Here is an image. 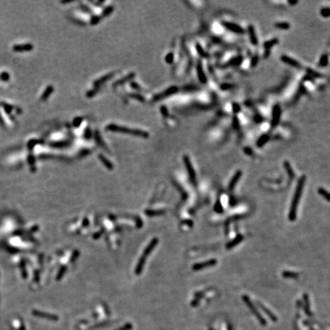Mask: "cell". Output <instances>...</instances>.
Masks as SVG:
<instances>
[{
  "mask_svg": "<svg viewBox=\"0 0 330 330\" xmlns=\"http://www.w3.org/2000/svg\"><path fill=\"white\" fill-rule=\"evenodd\" d=\"M282 276L284 277V278L296 279V278H298L299 274L296 272H293V271H285L282 273Z\"/></svg>",
  "mask_w": 330,
  "mask_h": 330,
  "instance_id": "obj_13",
  "label": "cell"
},
{
  "mask_svg": "<svg viewBox=\"0 0 330 330\" xmlns=\"http://www.w3.org/2000/svg\"><path fill=\"white\" fill-rule=\"evenodd\" d=\"M217 261L216 259H210L209 261H204L202 263H198V264H196L193 266V271H200V270L203 269V268H209V267L214 266V265H216Z\"/></svg>",
  "mask_w": 330,
  "mask_h": 330,
  "instance_id": "obj_2",
  "label": "cell"
},
{
  "mask_svg": "<svg viewBox=\"0 0 330 330\" xmlns=\"http://www.w3.org/2000/svg\"><path fill=\"white\" fill-rule=\"evenodd\" d=\"M233 109H234V111L236 112H239L240 111V107H239V105L236 104V103L233 105Z\"/></svg>",
  "mask_w": 330,
  "mask_h": 330,
  "instance_id": "obj_24",
  "label": "cell"
},
{
  "mask_svg": "<svg viewBox=\"0 0 330 330\" xmlns=\"http://www.w3.org/2000/svg\"><path fill=\"white\" fill-rule=\"evenodd\" d=\"M244 237L242 235H239V236H236L233 240H232L231 242H229V243L226 245V249H233L234 247H236V245H239L240 242H242L243 241Z\"/></svg>",
  "mask_w": 330,
  "mask_h": 330,
  "instance_id": "obj_9",
  "label": "cell"
},
{
  "mask_svg": "<svg viewBox=\"0 0 330 330\" xmlns=\"http://www.w3.org/2000/svg\"><path fill=\"white\" fill-rule=\"evenodd\" d=\"M215 211L216 212V213H223V206H222L221 203H220L219 201H217L215 205Z\"/></svg>",
  "mask_w": 330,
  "mask_h": 330,
  "instance_id": "obj_23",
  "label": "cell"
},
{
  "mask_svg": "<svg viewBox=\"0 0 330 330\" xmlns=\"http://www.w3.org/2000/svg\"><path fill=\"white\" fill-rule=\"evenodd\" d=\"M88 223H88V220H87V219H84V226H85V224L88 225Z\"/></svg>",
  "mask_w": 330,
  "mask_h": 330,
  "instance_id": "obj_27",
  "label": "cell"
},
{
  "mask_svg": "<svg viewBox=\"0 0 330 330\" xmlns=\"http://www.w3.org/2000/svg\"><path fill=\"white\" fill-rule=\"evenodd\" d=\"M284 168H285L286 171H287V174H288V176L290 177V179H294L295 173L294 172H293V169H292V167H291V165H290V163H289L288 161H285L284 163Z\"/></svg>",
  "mask_w": 330,
  "mask_h": 330,
  "instance_id": "obj_12",
  "label": "cell"
},
{
  "mask_svg": "<svg viewBox=\"0 0 330 330\" xmlns=\"http://www.w3.org/2000/svg\"><path fill=\"white\" fill-rule=\"evenodd\" d=\"M289 3H290V5H295V4L298 3V2H297V1H289Z\"/></svg>",
  "mask_w": 330,
  "mask_h": 330,
  "instance_id": "obj_26",
  "label": "cell"
},
{
  "mask_svg": "<svg viewBox=\"0 0 330 330\" xmlns=\"http://www.w3.org/2000/svg\"><path fill=\"white\" fill-rule=\"evenodd\" d=\"M198 74H199V77H200V80L201 82H203V83H205L206 81V76L205 74H204L203 71V69H202V67H201L200 64H199L198 65Z\"/></svg>",
  "mask_w": 330,
  "mask_h": 330,
  "instance_id": "obj_18",
  "label": "cell"
},
{
  "mask_svg": "<svg viewBox=\"0 0 330 330\" xmlns=\"http://www.w3.org/2000/svg\"><path fill=\"white\" fill-rule=\"evenodd\" d=\"M157 242H158V239H157V238H154V239H153L151 241V242L149 243V245H147V248L144 249V253H143L142 256H144V258H147V257L150 255V253L152 252L153 249L155 248V246L157 245Z\"/></svg>",
  "mask_w": 330,
  "mask_h": 330,
  "instance_id": "obj_7",
  "label": "cell"
},
{
  "mask_svg": "<svg viewBox=\"0 0 330 330\" xmlns=\"http://www.w3.org/2000/svg\"><path fill=\"white\" fill-rule=\"evenodd\" d=\"M280 60H281V61H282L284 63H285V64H288V65L291 66V67H293V68H300V67H301V65L299 64L298 61H296V60L293 59V58H290V57L287 56V55H283V56H281Z\"/></svg>",
  "mask_w": 330,
  "mask_h": 330,
  "instance_id": "obj_4",
  "label": "cell"
},
{
  "mask_svg": "<svg viewBox=\"0 0 330 330\" xmlns=\"http://www.w3.org/2000/svg\"><path fill=\"white\" fill-rule=\"evenodd\" d=\"M184 162H185V164H186V169H187L188 170V173H189L190 180H192L193 183H194V180H195V178H196V174H195V172H194L193 168L192 167V164H191L190 160V159L188 158L187 157H184Z\"/></svg>",
  "mask_w": 330,
  "mask_h": 330,
  "instance_id": "obj_8",
  "label": "cell"
},
{
  "mask_svg": "<svg viewBox=\"0 0 330 330\" xmlns=\"http://www.w3.org/2000/svg\"><path fill=\"white\" fill-rule=\"evenodd\" d=\"M100 160H101L103 162V163H104V164L106 165V166L108 167V168H109V169H112V163H111L109 161H108V160H106V158H105V157H103V156H100Z\"/></svg>",
  "mask_w": 330,
  "mask_h": 330,
  "instance_id": "obj_22",
  "label": "cell"
},
{
  "mask_svg": "<svg viewBox=\"0 0 330 330\" xmlns=\"http://www.w3.org/2000/svg\"><path fill=\"white\" fill-rule=\"evenodd\" d=\"M145 260H146V258H144V256L141 257V258H140L139 261H138V265H137L136 266V269H135V273H136V274H140L141 273V271H142L143 270V268H144V266Z\"/></svg>",
  "mask_w": 330,
  "mask_h": 330,
  "instance_id": "obj_11",
  "label": "cell"
},
{
  "mask_svg": "<svg viewBox=\"0 0 330 330\" xmlns=\"http://www.w3.org/2000/svg\"><path fill=\"white\" fill-rule=\"evenodd\" d=\"M280 113H281V110H280V106H274V109H273L272 121H271V124H272L273 126H276V125L278 124L279 121H280Z\"/></svg>",
  "mask_w": 330,
  "mask_h": 330,
  "instance_id": "obj_5",
  "label": "cell"
},
{
  "mask_svg": "<svg viewBox=\"0 0 330 330\" xmlns=\"http://www.w3.org/2000/svg\"><path fill=\"white\" fill-rule=\"evenodd\" d=\"M242 175V170H237V171H236V173H235L234 176L233 177V178L231 179L230 182H229V189L230 190H233L234 189L235 186H236V185L237 184L238 181L240 180Z\"/></svg>",
  "mask_w": 330,
  "mask_h": 330,
  "instance_id": "obj_6",
  "label": "cell"
},
{
  "mask_svg": "<svg viewBox=\"0 0 330 330\" xmlns=\"http://www.w3.org/2000/svg\"><path fill=\"white\" fill-rule=\"evenodd\" d=\"M318 193H319V195H320L322 198H324L325 200L330 202V193L328 192L326 190L324 189V188L322 187H319V189H318Z\"/></svg>",
  "mask_w": 330,
  "mask_h": 330,
  "instance_id": "obj_14",
  "label": "cell"
},
{
  "mask_svg": "<svg viewBox=\"0 0 330 330\" xmlns=\"http://www.w3.org/2000/svg\"><path fill=\"white\" fill-rule=\"evenodd\" d=\"M320 14L324 18H328L330 16V8L325 7L320 10Z\"/></svg>",
  "mask_w": 330,
  "mask_h": 330,
  "instance_id": "obj_20",
  "label": "cell"
},
{
  "mask_svg": "<svg viewBox=\"0 0 330 330\" xmlns=\"http://www.w3.org/2000/svg\"><path fill=\"white\" fill-rule=\"evenodd\" d=\"M248 31H249V38H250V41H251V42L252 43V45H258V38H257V36H256V33H255V28H254L253 26L249 25V28H248Z\"/></svg>",
  "mask_w": 330,
  "mask_h": 330,
  "instance_id": "obj_10",
  "label": "cell"
},
{
  "mask_svg": "<svg viewBox=\"0 0 330 330\" xmlns=\"http://www.w3.org/2000/svg\"><path fill=\"white\" fill-rule=\"evenodd\" d=\"M257 63H258V58L255 57V58H254L253 60H252V66L256 65Z\"/></svg>",
  "mask_w": 330,
  "mask_h": 330,
  "instance_id": "obj_25",
  "label": "cell"
},
{
  "mask_svg": "<svg viewBox=\"0 0 330 330\" xmlns=\"http://www.w3.org/2000/svg\"><path fill=\"white\" fill-rule=\"evenodd\" d=\"M145 213L147 216H159V215H163L164 212L163 211H152V210H147L145 211Z\"/></svg>",
  "mask_w": 330,
  "mask_h": 330,
  "instance_id": "obj_21",
  "label": "cell"
},
{
  "mask_svg": "<svg viewBox=\"0 0 330 330\" xmlns=\"http://www.w3.org/2000/svg\"><path fill=\"white\" fill-rule=\"evenodd\" d=\"M328 57L327 54H322L321 57L320 61H319V66L321 67H325L328 64Z\"/></svg>",
  "mask_w": 330,
  "mask_h": 330,
  "instance_id": "obj_19",
  "label": "cell"
},
{
  "mask_svg": "<svg viewBox=\"0 0 330 330\" xmlns=\"http://www.w3.org/2000/svg\"><path fill=\"white\" fill-rule=\"evenodd\" d=\"M268 140H269V136H268V135H263V136H261V138H259V140L258 141V142H257V145H258V147H261V146L265 145V144L268 142Z\"/></svg>",
  "mask_w": 330,
  "mask_h": 330,
  "instance_id": "obj_15",
  "label": "cell"
},
{
  "mask_svg": "<svg viewBox=\"0 0 330 330\" xmlns=\"http://www.w3.org/2000/svg\"><path fill=\"white\" fill-rule=\"evenodd\" d=\"M278 43V39L275 38V39H272V40L271 41H266L265 43V48H266V50H269L270 48H271V47L274 46L275 45H277V44Z\"/></svg>",
  "mask_w": 330,
  "mask_h": 330,
  "instance_id": "obj_16",
  "label": "cell"
},
{
  "mask_svg": "<svg viewBox=\"0 0 330 330\" xmlns=\"http://www.w3.org/2000/svg\"><path fill=\"white\" fill-rule=\"evenodd\" d=\"M223 25H224V26L226 28H228L229 31H231L234 32V33H236V34H244V33H245L244 29L242 28L241 26L235 24V23L228 22V21H226V22H223Z\"/></svg>",
  "mask_w": 330,
  "mask_h": 330,
  "instance_id": "obj_3",
  "label": "cell"
},
{
  "mask_svg": "<svg viewBox=\"0 0 330 330\" xmlns=\"http://www.w3.org/2000/svg\"><path fill=\"white\" fill-rule=\"evenodd\" d=\"M275 27L279 29H282V30H287V29L290 28V25L288 22H278L276 23Z\"/></svg>",
  "mask_w": 330,
  "mask_h": 330,
  "instance_id": "obj_17",
  "label": "cell"
},
{
  "mask_svg": "<svg viewBox=\"0 0 330 330\" xmlns=\"http://www.w3.org/2000/svg\"><path fill=\"white\" fill-rule=\"evenodd\" d=\"M306 180V177L305 175H303L300 179L298 180L297 185H296L295 193L293 194V200H292L291 205H290V212H289V219L291 222L295 221L296 218V211H297V207H298L299 202L301 198L302 193H303V187H304L305 183Z\"/></svg>",
  "mask_w": 330,
  "mask_h": 330,
  "instance_id": "obj_1",
  "label": "cell"
}]
</instances>
